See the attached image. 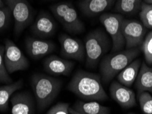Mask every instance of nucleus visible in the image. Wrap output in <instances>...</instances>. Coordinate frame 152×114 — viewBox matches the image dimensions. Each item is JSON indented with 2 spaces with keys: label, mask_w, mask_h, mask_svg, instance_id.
Segmentation results:
<instances>
[{
  "label": "nucleus",
  "mask_w": 152,
  "mask_h": 114,
  "mask_svg": "<svg viewBox=\"0 0 152 114\" xmlns=\"http://www.w3.org/2000/svg\"><path fill=\"white\" fill-rule=\"evenodd\" d=\"M67 88L85 100L105 101L108 98L102 86L101 77L95 73L77 70L69 83Z\"/></svg>",
  "instance_id": "f257e3e1"
},
{
  "label": "nucleus",
  "mask_w": 152,
  "mask_h": 114,
  "mask_svg": "<svg viewBox=\"0 0 152 114\" xmlns=\"http://www.w3.org/2000/svg\"><path fill=\"white\" fill-rule=\"evenodd\" d=\"M31 84L40 112L52 103L62 87V81L58 79L41 73L32 76Z\"/></svg>",
  "instance_id": "f03ea898"
},
{
  "label": "nucleus",
  "mask_w": 152,
  "mask_h": 114,
  "mask_svg": "<svg viewBox=\"0 0 152 114\" xmlns=\"http://www.w3.org/2000/svg\"><path fill=\"white\" fill-rule=\"evenodd\" d=\"M139 54L140 49L138 47L114 53L103 58L100 64L102 79L108 84Z\"/></svg>",
  "instance_id": "7ed1b4c3"
},
{
  "label": "nucleus",
  "mask_w": 152,
  "mask_h": 114,
  "mask_svg": "<svg viewBox=\"0 0 152 114\" xmlns=\"http://www.w3.org/2000/svg\"><path fill=\"white\" fill-rule=\"evenodd\" d=\"M110 46L109 38L102 29H96L89 32L84 41L86 66L95 68L103 55L110 49Z\"/></svg>",
  "instance_id": "20e7f679"
},
{
  "label": "nucleus",
  "mask_w": 152,
  "mask_h": 114,
  "mask_svg": "<svg viewBox=\"0 0 152 114\" xmlns=\"http://www.w3.org/2000/svg\"><path fill=\"white\" fill-rule=\"evenodd\" d=\"M50 10L67 32L78 34L84 30V24L80 19L72 4L60 2L51 6Z\"/></svg>",
  "instance_id": "39448f33"
},
{
  "label": "nucleus",
  "mask_w": 152,
  "mask_h": 114,
  "mask_svg": "<svg viewBox=\"0 0 152 114\" xmlns=\"http://www.w3.org/2000/svg\"><path fill=\"white\" fill-rule=\"evenodd\" d=\"M4 3L10 8L15 21V33L17 36L32 23L34 11L27 0H4Z\"/></svg>",
  "instance_id": "423d86ee"
},
{
  "label": "nucleus",
  "mask_w": 152,
  "mask_h": 114,
  "mask_svg": "<svg viewBox=\"0 0 152 114\" xmlns=\"http://www.w3.org/2000/svg\"><path fill=\"white\" fill-rule=\"evenodd\" d=\"M124 18L121 15L104 13L99 20L106 32L110 36L113 42V52H118L125 46V40L122 32V22Z\"/></svg>",
  "instance_id": "0eeeda50"
},
{
  "label": "nucleus",
  "mask_w": 152,
  "mask_h": 114,
  "mask_svg": "<svg viewBox=\"0 0 152 114\" xmlns=\"http://www.w3.org/2000/svg\"><path fill=\"white\" fill-rule=\"evenodd\" d=\"M4 46V62L9 74L28 68L30 66L28 60L14 42L11 40L6 39Z\"/></svg>",
  "instance_id": "6e6552de"
},
{
  "label": "nucleus",
  "mask_w": 152,
  "mask_h": 114,
  "mask_svg": "<svg viewBox=\"0 0 152 114\" xmlns=\"http://www.w3.org/2000/svg\"><path fill=\"white\" fill-rule=\"evenodd\" d=\"M122 32L126 49L138 48L144 41L146 30L142 23L135 20L124 19L122 22Z\"/></svg>",
  "instance_id": "1a4fd4ad"
},
{
  "label": "nucleus",
  "mask_w": 152,
  "mask_h": 114,
  "mask_svg": "<svg viewBox=\"0 0 152 114\" xmlns=\"http://www.w3.org/2000/svg\"><path fill=\"white\" fill-rule=\"evenodd\" d=\"M61 55L66 59L83 62L86 60V51L83 42L65 33L59 36Z\"/></svg>",
  "instance_id": "9d476101"
},
{
  "label": "nucleus",
  "mask_w": 152,
  "mask_h": 114,
  "mask_svg": "<svg viewBox=\"0 0 152 114\" xmlns=\"http://www.w3.org/2000/svg\"><path fill=\"white\" fill-rule=\"evenodd\" d=\"M110 94L112 98L123 108L129 109L136 105V95L134 91L120 84L113 81L110 86Z\"/></svg>",
  "instance_id": "9b49d317"
},
{
  "label": "nucleus",
  "mask_w": 152,
  "mask_h": 114,
  "mask_svg": "<svg viewBox=\"0 0 152 114\" xmlns=\"http://www.w3.org/2000/svg\"><path fill=\"white\" fill-rule=\"evenodd\" d=\"M56 27V23L52 17L48 12L42 11L31 26L30 30L37 36L47 38L54 34Z\"/></svg>",
  "instance_id": "f8f14e48"
},
{
  "label": "nucleus",
  "mask_w": 152,
  "mask_h": 114,
  "mask_svg": "<svg viewBox=\"0 0 152 114\" xmlns=\"http://www.w3.org/2000/svg\"><path fill=\"white\" fill-rule=\"evenodd\" d=\"M12 114H34L35 101L28 91L14 94L10 98Z\"/></svg>",
  "instance_id": "ddd939ff"
},
{
  "label": "nucleus",
  "mask_w": 152,
  "mask_h": 114,
  "mask_svg": "<svg viewBox=\"0 0 152 114\" xmlns=\"http://www.w3.org/2000/svg\"><path fill=\"white\" fill-rule=\"evenodd\" d=\"M75 63L56 55H51L43 62L44 70L52 75L68 76L74 68Z\"/></svg>",
  "instance_id": "4468645a"
},
{
  "label": "nucleus",
  "mask_w": 152,
  "mask_h": 114,
  "mask_svg": "<svg viewBox=\"0 0 152 114\" xmlns=\"http://www.w3.org/2000/svg\"><path fill=\"white\" fill-rule=\"evenodd\" d=\"M27 53L34 60H39L52 53L56 46L53 42L29 37L26 40Z\"/></svg>",
  "instance_id": "2eb2a0df"
},
{
  "label": "nucleus",
  "mask_w": 152,
  "mask_h": 114,
  "mask_svg": "<svg viewBox=\"0 0 152 114\" xmlns=\"http://www.w3.org/2000/svg\"><path fill=\"white\" fill-rule=\"evenodd\" d=\"M115 1L116 0H81L78 6L84 15L93 17L110 8Z\"/></svg>",
  "instance_id": "dca6fc26"
},
{
  "label": "nucleus",
  "mask_w": 152,
  "mask_h": 114,
  "mask_svg": "<svg viewBox=\"0 0 152 114\" xmlns=\"http://www.w3.org/2000/svg\"><path fill=\"white\" fill-rule=\"evenodd\" d=\"M142 62L140 59L134 60L117 75L118 81L126 87H131L137 78Z\"/></svg>",
  "instance_id": "f3484780"
},
{
  "label": "nucleus",
  "mask_w": 152,
  "mask_h": 114,
  "mask_svg": "<svg viewBox=\"0 0 152 114\" xmlns=\"http://www.w3.org/2000/svg\"><path fill=\"white\" fill-rule=\"evenodd\" d=\"M136 88L138 94L147 91L152 94V67L146 62H142L136 82Z\"/></svg>",
  "instance_id": "a211bd4d"
},
{
  "label": "nucleus",
  "mask_w": 152,
  "mask_h": 114,
  "mask_svg": "<svg viewBox=\"0 0 152 114\" xmlns=\"http://www.w3.org/2000/svg\"><path fill=\"white\" fill-rule=\"evenodd\" d=\"M77 112L84 114H110V109L95 101L77 100L71 107Z\"/></svg>",
  "instance_id": "6ab92c4d"
},
{
  "label": "nucleus",
  "mask_w": 152,
  "mask_h": 114,
  "mask_svg": "<svg viewBox=\"0 0 152 114\" xmlns=\"http://www.w3.org/2000/svg\"><path fill=\"white\" fill-rule=\"evenodd\" d=\"M23 81L20 79L15 83H11L0 87V111L5 112L8 109V102L15 91L23 87Z\"/></svg>",
  "instance_id": "aec40b11"
},
{
  "label": "nucleus",
  "mask_w": 152,
  "mask_h": 114,
  "mask_svg": "<svg viewBox=\"0 0 152 114\" xmlns=\"http://www.w3.org/2000/svg\"><path fill=\"white\" fill-rule=\"evenodd\" d=\"M142 0H117L115 8L125 15H132L140 8Z\"/></svg>",
  "instance_id": "412c9836"
},
{
  "label": "nucleus",
  "mask_w": 152,
  "mask_h": 114,
  "mask_svg": "<svg viewBox=\"0 0 152 114\" xmlns=\"http://www.w3.org/2000/svg\"><path fill=\"white\" fill-rule=\"evenodd\" d=\"M139 16L142 25L147 28H152V5L142 3Z\"/></svg>",
  "instance_id": "4be33fe9"
},
{
  "label": "nucleus",
  "mask_w": 152,
  "mask_h": 114,
  "mask_svg": "<svg viewBox=\"0 0 152 114\" xmlns=\"http://www.w3.org/2000/svg\"><path fill=\"white\" fill-rule=\"evenodd\" d=\"M140 109L145 114H152V96L147 91L138 94Z\"/></svg>",
  "instance_id": "5701e85b"
},
{
  "label": "nucleus",
  "mask_w": 152,
  "mask_h": 114,
  "mask_svg": "<svg viewBox=\"0 0 152 114\" xmlns=\"http://www.w3.org/2000/svg\"><path fill=\"white\" fill-rule=\"evenodd\" d=\"M141 49L144 53L146 64L148 66L152 65V31L145 36Z\"/></svg>",
  "instance_id": "b1692460"
},
{
  "label": "nucleus",
  "mask_w": 152,
  "mask_h": 114,
  "mask_svg": "<svg viewBox=\"0 0 152 114\" xmlns=\"http://www.w3.org/2000/svg\"><path fill=\"white\" fill-rule=\"evenodd\" d=\"M4 52L5 46L0 45V82L9 84L12 83V80L6 68L4 62Z\"/></svg>",
  "instance_id": "393cba45"
},
{
  "label": "nucleus",
  "mask_w": 152,
  "mask_h": 114,
  "mask_svg": "<svg viewBox=\"0 0 152 114\" xmlns=\"http://www.w3.org/2000/svg\"><path fill=\"white\" fill-rule=\"evenodd\" d=\"M12 13L8 6L0 8V31L4 30L10 23Z\"/></svg>",
  "instance_id": "a878e982"
},
{
  "label": "nucleus",
  "mask_w": 152,
  "mask_h": 114,
  "mask_svg": "<svg viewBox=\"0 0 152 114\" xmlns=\"http://www.w3.org/2000/svg\"><path fill=\"white\" fill-rule=\"evenodd\" d=\"M69 103L66 102H58L54 106H53L46 114H70L69 111Z\"/></svg>",
  "instance_id": "bb28decb"
},
{
  "label": "nucleus",
  "mask_w": 152,
  "mask_h": 114,
  "mask_svg": "<svg viewBox=\"0 0 152 114\" xmlns=\"http://www.w3.org/2000/svg\"><path fill=\"white\" fill-rule=\"evenodd\" d=\"M69 113H70V114H84V113H79V112H77V111H75L74 109H73L72 108H71V107H69Z\"/></svg>",
  "instance_id": "cd10ccee"
},
{
  "label": "nucleus",
  "mask_w": 152,
  "mask_h": 114,
  "mask_svg": "<svg viewBox=\"0 0 152 114\" xmlns=\"http://www.w3.org/2000/svg\"><path fill=\"white\" fill-rule=\"evenodd\" d=\"M144 1H145V3L152 5V0H144Z\"/></svg>",
  "instance_id": "c85d7f7f"
},
{
  "label": "nucleus",
  "mask_w": 152,
  "mask_h": 114,
  "mask_svg": "<svg viewBox=\"0 0 152 114\" xmlns=\"http://www.w3.org/2000/svg\"><path fill=\"white\" fill-rule=\"evenodd\" d=\"M4 2L3 1V0H0V8H2L4 7Z\"/></svg>",
  "instance_id": "c756f323"
},
{
  "label": "nucleus",
  "mask_w": 152,
  "mask_h": 114,
  "mask_svg": "<svg viewBox=\"0 0 152 114\" xmlns=\"http://www.w3.org/2000/svg\"><path fill=\"white\" fill-rule=\"evenodd\" d=\"M129 114H134V113H129Z\"/></svg>",
  "instance_id": "7c9ffc66"
}]
</instances>
